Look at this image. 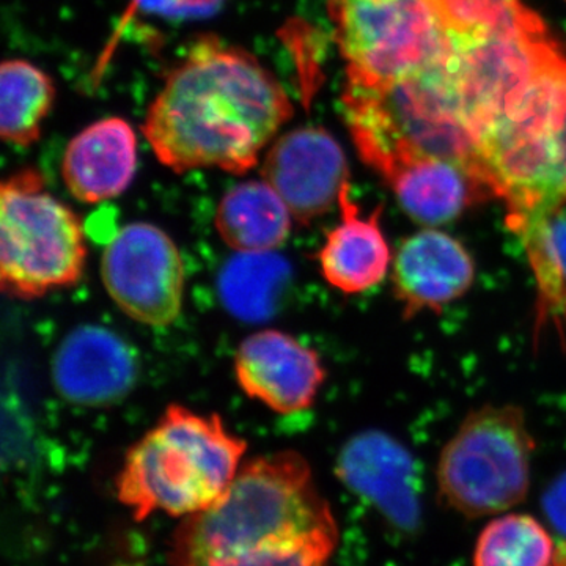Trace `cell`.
<instances>
[{
    "label": "cell",
    "instance_id": "6",
    "mask_svg": "<svg viewBox=\"0 0 566 566\" xmlns=\"http://www.w3.org/2000/svg\"><path fill=\"white\" fill-rule=\"evenodd\" d=\"M85 233L76 212L46 191L43 175L22 169L0 188V281L31 301L66 289L84 273Z\"/></svg>",
    "mask_w": 566,
    "mask_h": 566
},
{
    "label": "cell",
    "instance_id": "22",
    "mask_svg": "<svg viewBox=\"0 0 566 566\" xmlns=\"http://www.w3.org/2000/svg\"><path fill=\"white\" fill-rule=\"evenodd\" d=\"M556 545L545 527L528 515L491 521L474 551V566H554Z\"/></svg>",
    "mask_w": 566,
    "mask_h": 566
},
{
    "label": "cell",
    "instance_id": "11",
    "mask_svg": "<svg viewBox=\"0 0 566 566\" xmlns=\"http://www.w3.org/2000/svg\"><path fill=\"white\" fill-rule=\"evenodd\" d=\"M260 174L300 223L314 222L333 210L349 182L344 150L319 126H304L275 137L263 156Z\"/></svg>",
    "mask_w": 566,
    "mask_h": 566
},
{
    "label": "cell",
    "instance_id": "24",
    "mask_svg": "<svg viewBox=\"0 0 566 566\" xmlns=\"http://www.w3.org/2000/svg\"><path fill=\"white\" fill-rule=\"evenodd\" d=\"M452 41L471 39L515 20L526 7L521 0H433Z\"/></svg>",
    "mask_w": 566,
    "mask_h": 566
},
{
    "label": "cell",
    "instance_id": "2",
    "mask_svg": "<svg viewBox=\"0 0 566 566\" xmlns=\"http://www.w3.org/2000/svg\"><path fill=\"white\" fill-rule=\"evenodd\" d=\"M338 542L333 510L300 453L241 465L211 506L182 517L169 566H329Z\"/></svg>",
    "mask_w": 566,
    "mask_h": 566
},
{
    "label": "cell",
    "instance_id": "1",
    "mask_svg": "<svg viewBox=\"0 0 566 566\" xmlns=\"http://www.w3.org/2000/svg\"><path fill=\"white\" fill-rule=\"evenodd\" d=\"M292 117L285 88L255 55L203 36L167 74L142 132L174 172L243 175Z\"/></svg>",
    "mask_w": 566,
    "mask_h": 566
},
{
    "label": "cell",
    "instance_id": "26",
    "mask_svg": "<svg viewBox=\"0 0 566 566\" xmlns=\"http://www.w3.org/2000/svg\"><path fill=\"white\" fill-rule=\"evenodd\" d=\"M543 510L554 528L566 538V472L543 495Z\"/></svg>",
    "mask_w": 566,
    "mask_h": 566
},
{
    "label": "cell",
    "instance_id": "13",
    "mask_svg": "<svg viewBox=\"0 0 566 566\" xmlns=\"http://www.w3.org/2000/svg\"><path fill=\"white\" fill-rule=\"evenodd\" d=\"M234 376L248 397L281 415H294L315 403L326 371L315 349L293 335L266 329L238 346Z\"/></svg>",
    "mask_w": 566,
    "mask_h": 566
},
{
    "label": "cell",
    "instance_id": "25",
    "mask_svg": "<svg viewBox=\"0 0 566 566\" xmlns=\"http://www.w3.org/2000/svg\"><path fill=\"white\" fill-rule=\"evenodd\" d=\"M222 0H136L140 9L164 17H202L218 9Z\"/></svg>",
    "mask_w": 566,
    "mask_h": 566
},
{
    "label": "cell",
    "instance_id": "4",
    "mask_svg": "<svg viewBox=\"0 0 566 566\" xmlns=\"http://www.w3.org/2000/svg\"><path fill=\"white\" fill-rule=\"evenodd\" d=\"M244 439L218 415L170 405L128 450L115 479L118 501L134 520L164 512L186 517L214 504L243 465Z\"/></svg>",
    "mask_w": 566,
    "mask_h": 566
},
{
    "label": "cell",
    "instance_id": "9",
    "mask_svg": "<svg viewBox=\"0 0 566 566\" xmlns=\"http://www.w3.org/2000/svg\"><path fill=\"white\" fill-rule=\"evenodd\" d=\"M565 55L538 14L528 9L493 31L455 41L449 66L476 137Z\"/></svg>",
    "mask_w": 566,
    "mask_h": 566
},
{
    "label": "cell",
    "instance_id": "14",
    "mask_svg": "<svg viewBox=\"0 0 566 566\" xmlns=\"http://www.w3.org/2000/svg\"><path fill=\"white\" fill-rule=\"evenodd\" d=\"M390 277L403 318L441 314L471 290L475 260L452 234L424 229L405 238L394 255Z\"/></svg>",
    "mask_w": 566,
    "mask_h": 566
},
{
    "label": "cell",
    "instance_id": "16",
    "mask_svg": "<svg viewBox=\"0 0 566 566\" xmlns=\"http://www.w3.org/2000/svg\"><path fill=\"white\" fill-rule=\"evenodd\" d=\"M409 218L422 226H442L472 205L495 199L493 189L471 167L439 158H411L382 170Z\"/></svg>",
    "mask_w": 566,
    "mask_h": 566
},
{
    "label": "cell",
    "instance_id": "23",
    "mask_svg": "<svg viewBox=\"0 0 566 566\" xmlns=\"http://www.w3.org/2000/svg\"><path fill=\"white\" fill-rule=\"evenodd\" d=\"M526 245L543 300L566 301V200L513 230Z\"/></svg>",
    "mask_w": 566,
    "mask_h": 566
},
{
    "label": "cell",
    "instance_id": "18",
    "mask_svg": "<svg viewBox=\"0 0 566 566\" xmlns=\"http://www.w3.org/2000/svg\"><path fill=\"white\" fill-rule=\"evenodd\" d=\"M342 221L327 232L318 252L324 281L345 294H360L385 281L394 253L381 227V207L367 218L354 202L349 182L338 199Z\"/></svg>",
    "mask_w": 566,
    "mask_h": 566
},
{
    "label": "cell",
    "instance_id": "12",
    "mask_svg": "<svg viewBox=\"0 0 566 566\" xmlns=\"http://www.w3.org/2000/svg\"><path fill=\"white\" fill-rule=\"evenodd\" d=\"M338 480L400 534L422 523V476L416 458L382 431L368 430L345 442L335 463Z\"/></svg>",
    "mask_w": 566,
    "mask_h": 566
},
{
    "label": "cell",
    "instance_id": "19",
    "mask_svg": "<svg viewBox=\"0 0 566 566\" xmlns=\"http://www.w3.org/2000/svg\"><path fill=\"white\" fill-rule=\"evenodd\" d=\"M289 207L266 181H243L222 197L216 230L234 252L277 251L292 232Z\"/></svg>",
    "mask_w": 566,
    "mask_h": 566
},
{
    "label": "cell",
    "instance_id": "21",
    "mask_svg": "<svg viewBox=\"0 0 566 566\" xmlns=\"http://www.w3.org/2000/svg\"><path fill=\"white\" fill-rule=\"evenodd\" d=\"M54 99V82L39 66L21 59L3 62L0 70L2 139L17 147L35 144Z\"/></svg>",
    "mask_w": 566,
    "mask_h": 566
},
{
    "label": "cell",
    "instance_id": "7",
    "mask_svg": "<svg viewBox=\"0 0 566 566\" xmlns=\"http://www.w3.org/2000/svg\"><path fill=\"white\" fill-rule=\"evenodd\" d=\"M534 452L535 439L520 406L474 409L439 455V499L468 517L506 512L526 499Z\"/></svg>",
    "mask_w": 566,
    "mask_h": 566
},
{
    "label": "cell",
    "instance_id": "27",
    "mask_svg": "<svg viewBox=\"0 0 566 566\" xmlns=\"http://www.w3.org/2000/svg\"><path fill=\"white\" fill-rule=\"evenodd\" d=\"M554 566H566V545H562L557 551L556 564Z\"/></svg>",
    "mask_w": 566,
    "mask_h": 566
},
{
    "label": "cell",
    "instance_id": "5",
    "mask_svg": "<svg viewBox=\"0 0 566 566\" xmlns=\"http://www.w3.org/2000/svg\"><path fill=\"white\" fill-rule=\"evenodd\" d=\"M479 163L513 230L566 200V54L480 134Z\"/></svg>",
    "mask_w": 566,
    "mask_h": 566
},
{
    "label": "cell",
    "instance_id": "20",
    "mask_svg": "<svg viewBox=\"0 0 566 566\" xmlns=\"http://www.w3.org/2000/svg\"><path fill=\"white\" fill-rule=\"evenodd\" d=\"M290 277V263L275 251L237 252L219 273V296L234 318L268 322L277 312Z\"/></svg>",
    "mask_w": 566,
    "mask_h": 566
},
{
    "label": "cell",
    "instance_id": "8",
    "mask_svg": "<svg viewBox=\"0 0 566 566\" xmlns=\"http://www.w3.org/2000/svg\"><path fill=\"white\" fill-rule=\"evenodd\" d=\"M348 77L389 81L453 54L433 0H327Z\"/></svg>",
    "mask_w": 566,
    "mask_h": 566
},
{
    "label": "cell",
    "instance_id": "10",
    "mask_svg": "<svg viewBox=\"0 0 566 566\" xmlns=\"http://www.w3.org/2000/svg\"><path fill=\"white\" fill-rule=\"evenodd\" d=\"M104 289L118 308L147 326H169L180 315L185 266L172 238L159 227L133 222L107 243Z\"/></svg>",
    "mask_w": 566,
    "mask_h": 566
},
{
    "label": "cell",
    "instance_id": "3",
    "mask_svg": "<svg viewBox=\"0 0 566 566\" xmlns=\"http://www.w3.org/2000/svg\"><path fill=\"white\" fill-rule=\"evenodd\" d=\"M449 59L397 80L346 77L345 120L360 158L376 172L403 159L439 158L464 164L486 181Z\"/></svg>",
    "mask_w": 566,
    "mask_h": 566
},
{
    "label": "cell",
    "instance_id": "15",
    "mask_svg": "<svg viewBox=\"0 0 566 566\" xmlns=\"http://www.w3.org/2000/svg\"><path fill=\"white\" fill-rule=\"evenodd\" d=\"M137 379V359L120 335L104 326L76 327L52 357V382L73 405L107 406L123 400Z\"/></svg>",
    "mask_w": 566,
    "mask_h": 566
},
{
    "label": "cell",
    "instance_id": "17",
    "mask_svg": "<svg viewBox=\"0 0 566 566\" xmlns=\"http://www.w3.org/2000/svg\"><path fill=\"white\" fill-rule=\"evenodd\" d=\"M137 169V137L128 122L109 117L82 129L66 147L62 178L74 199L107 202L132 185Z\"/></svg>",
    "mask_w": 566,
    "mask_h": 566
}]
</instances>
